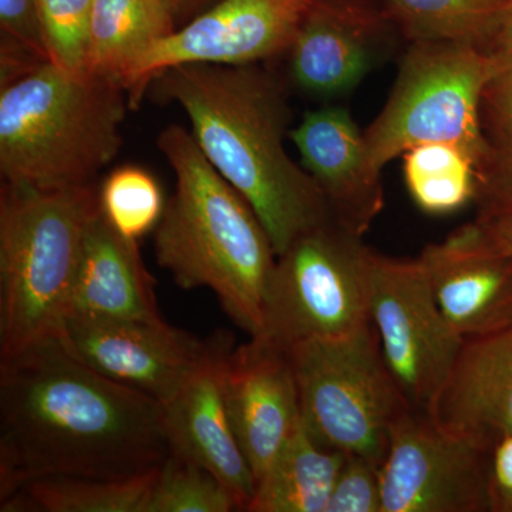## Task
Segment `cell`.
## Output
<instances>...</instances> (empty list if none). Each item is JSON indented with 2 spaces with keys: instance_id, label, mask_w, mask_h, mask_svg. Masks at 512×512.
I'll list each match as a JSON object with an SVG mask.
<instances>
[{
  "instance_id": "obj_16",
  "label": "cell",
  "mask_w": 512,
  "mask_h": 512,
  "mask_svg": "<svg viewBox=\"0 0 512 512\" xmlns=\"http://www.w3.org/2000/svg\"><path fill=\"white\" fill-rule=\"evenodd\" d=\"M234 340L212 335L207 359L170 400L163 403L164 427L171 453L200 464L234 495L239 511H248L255 478L239 447L222 393V375Z\"/></svg>"
},
{
  "instance_id": "obj_33",
  "label": "cell",
  "mask_w": 512,
  "mask_h": 512,
  "mask_svg": "<svg viewBox=\"0 0 512 512\" xmlns=\"http://www.w3.org/2000/svg\"><path fill=\"white\" fill-rule=\"evenodd\" d=\"M164 5L173 13L178 26L190 22L195 16L201 15L217 0H163Z\"/></svg>"
},
{
  "instance_id": "obj_32",
  "label": "cell",
  "mask_w": 512,
  "mask_h": 512,
  "mask_svg": "<svg viewBox=\"0 0 512 512\" xmlns=\"http://www.w3.org/2000/svg\"><path fill=\"white\" fill-rule=\"evenodd\" d=\"M480 49L494 64L495 70L512 62V8Z\"/></svg>"
},
{
  "instance_id": "obj_7",
  "label": "cell",
  "mask_w": 512,
  "mask_h": 512,
  "mask_svg": "<svg viewBox=\"0 0 512 512\" xmlns=\"http://www.w3.org/2000/svg\"><path fill=\"white\" fill-rule=\"evenodd\" d=\"M372 254L363 237L336 220L296 238L276 258L261 330L251 339L288 352L365 328Z\"/></svg>"
},
{
  "instance_id": "obj_26",
  "label": "cell",
  "mask_w": 512,
  "mask_h": 512,
  "mask_svg": "<svg viewBox=\"0 0 512 512\" xmlns=\"http://www.w3.org/2000/svg\"><path fill=\"white\" fill-rule=\"evenodd\" d=\"M239 511L234 495L200 464L171 453L158 467L144 512Z\"/></svg>"
},
{
  "instance_id": "obj_6",
  "label": "cell",
  "mask_w": 512,
  "mask_h": 512,
  "mask_svg": "<svg viewBox=\"0 0 512 512\" xmlns=\"http://www.w3.org/2000/svg\"><path fill=\"white\" fill-rule=\"evenodd\" d=\"M286 353L313 439L382 466L393 424L412 406L387 366L372 320L350 335L308 340Z\"/></svg>"
},
{
  "instance_id": "obj_34",
  "label": "cell",
  "mask_w": 512,
  "mask_h": 512,
  "mask_svg": "<svg viewBox=\"0 0 512 512\" xmlns=\"http://www.w3.org/2000/svg\"><path fill=\"white\" fill-rule=\"evenodd\" d=\"M487 228L488 234L494 239L504 252L512 255V217L491 218V220H480Z\"/></svg>"
},
{
  "instance_id": "obj_29",
  "label": "cell",
  "mask_w": 512,
  "mask_h": 512,
  "mask_svg": "<svg viewBox=\"0 0 512 512\" xmlns=\"http://www.w3.org/2000/svg\"><path fill=\"white\" fill-rule=\"evenodd\" d=\"M326 512H382L380 464L370 458L348 454Z\"/></svg>"
},
{
  "instance_id": "obj_23",
  "label": "cell",
  "mask_w": 512,
  "mask_h": 512,
  "mask_svg": "<svg viewBox=\"0 0 512 512\" xmlns=\"http://www.w3.org/2000/svg\"><path fill=\"white\" fill-rule=\"evenodd\" d=\"M158 467L127 478H40L0 501V511L144 512Z\"/></svg>"
},
{
  "instance_id": "obj_13",
  "label": "cell",
  "mask_w": 512,
  "mask_h": 512,
  "mask_svg": "<svg viewBox=\"0 0 512 512\" xmlns=\"http://www.w3.org/2000/svg\"><path fill=\"white\" fill-rule=\"evenodd\" d=\"M62 339L74 355L114 382L170 400L207 359L210 339L173 328L164 319L70 315Z\"/></svg>"
},
{
  "instance_id": "obj_1",
  "label": "cell",
  "mask_w": 512,
  "mask_h": 512,
  "mask_svg": "<svg viewBox=\"0 0 512 512\" xmlns=\"http://www.w3.org/2000/svg\"><path fill=\"white\" fill-rule=\"evenodd\" d=\"M170 454L163 404L62 338L0 360V501L40 478L138 476Z\"/></svg>"
},
{
  "instance_id": "obj_10",
  "label": "cell",
  "mask_w": 512,
  "mask_h": 512,
  "mask_svg": "<svg viewBox=\"0 0 512 512\" xmlns=\"http://www.w3.org/2000/svg\"><path fill=\"white\" fill-rule=\"evenodd\" d=\"M491 453L409 409L380 466L382 512L490 511Z\"/></svg>"
},
{
  "instance_id": "obj_28",
  "label": "cell",
  "mask_w": 512,
  "mask_h": 512,
  "mask_svg": "<svg viewBox=\"0 0 512 512\" xmlns=\"http://www.w3.org/2000/svg\"><path fill=\"white\" fill-rule=\"evenodd\" d=\"M94 0H40V25L50 62L72 73L89 72Z\"/></svg>"
},
{
  "instance_id": "obj_22",
  "label": "cell",
  "mask_w": 512,
  "mask_h": 512,
  "mask_svg": "<svg viewBox=\"0 0 512 512\" xmlns=\"http://www.w3.org/2000/svg\"><path fill=\"white\" fill-rule=\"evenodd\" d=\"M480 134L476 218L512 217V62L495 70L485 84Z\"/></svg>"
},
{
  "instance_id": "obj_17",
  "label": "cell",
  "mask_w": 512,
  "mask_h": 512,
  "mask_svg": "<svg viewBox=\"0 0 512 512\" xmlns=\"http://www.w3.org/2000/svg\"><path fill=\"white\" fill-rule=\"evenodd\" d=\"M289 138L333 218L363 237L384 208L383 170L373 164L350 111L338 104L308 111Z\"/></svg>"
},
{
  "instance_id": "obj_8",
  "label": "cell",
  "mask_w": 512,
  "mask_h": 512,
  "mask_svg": "<svg viewBox=\"0 0 512 512\" xmlns=\"http://www.w3.org/2000/svg\"><path fill=\"white\" fill-rule=\"evenodd\" d=\"M494 72V64L480 47L407 43L392 93L363 131L373 164L383 170L410 148L447 143L463 148L477 165L481 94Z\"/></svg>"
},
{
  "instance_id": "obj_20",
  "label": "cell",
  "mask_w": 512,
  "mask_h": 512,
  "mask_svg": "<svg viewBox=\"0 0 512 512\" xmlns=\"http://www.w3.org/2000/svg\"><path fill=\"white\" fill-rule=\"evenodd\" d=\"M345 457L313 439L299 420L256 483L247 512H326Z\"/></svg>"
},
{
  "instance_id": "obj_5",
  "label": "cell",
  "mask_w": 512,
  "mask_h": 512,
  "mask_svg": "<svg viewBox=\"0 0 512 512\" xmlns=\"http://www.w3.org/2000/svg\"><path fill=\"white\" fill-rule=\"evenodd\" d=\"M99 188L2 184L0 360L63 336Z\"/></svg>"
},
{
  "instance_id": "obj_15",
  "label": "cell",
  "mask_w": 512,
  "mask_h": 512,
  "mask_svg": "<svg viewBox=\"0 0 512 512\" xmlns=\"http://www.w3.org/2000/svg\"><path fill=\"white\" fill-rule=\"evenodd\" d=\"M222 393L232 430L256 485L301 420L288 353L249 338L248 343L228 353Z\"/></svg>"
},
{
  "instance_id": "obj_19",
  "label": "cell",
  "mask_w": 512,
  "mask_h": 512,
  "mask_svg": "<svg viewBox=\"0 0 512 512\" xmlns=\"http://www.w3.org/2000/svg\"><path fill=\"white\" fill-rule=\"evenodd\" d=\"M138 241L124 237L101 211L87 228L70 303V315L157 320L156 282Z\"/></svg>"
},
{
  "instance_id": "obj_30",
  "label": "cell",
  "mask_w": 512,
  "mask_h": 512,
  "mask_svg": "<svg viewBox=\"0 0 512 512\" xmlns=\"http://www.w3.org/2000/svg\"><path fill=\"white\" fill-rule=\"evenodd\" d=\"M0 30L2 39L28 47L49 60L40 25V0H0Z\"/></svg>"
},
{
  "instance_id": "obj_24",
  "label": "cell",
  "mask_w": 512,
  "mask_h": 512,
  "mask_svg": "<svg viewBox=\"0 0 512 512\" xmlns=\"http://www.w3.org/2000/svg\"><path fill=\"white\" fill-rule=\"evenodd\" d=\"M406 43L456 42L481 47L512 0H386Z\"/></svg>"
},
{
  "instance_id": "obj_18",
  "label": "cell",
  "mask_w": 512,
  "mask_h": 512,
  "mask_svg": "<svg viewBox=\"0 0 512 512\" xmlns=\"http://www.w3.org/2000/svg\"><path fill=\"white\" fill-rule=\"evenodd\" d=\"M426 414L490 453L512 437V322L463 340Z\"/></svg>"
},
{
  "instance_id": "obj_9",
  "label": "cell",
  "mask_w": 512,
  "mask_h": 512,
  "mask_svg": "<svg viewBox=\"0 0 512 512\" xmlns=\"http://www.w3.org/2000/svg\"><path fill=\"white\" fill-rule=\"evenodd\" d=\"M369 313L397 386L412 409L427 413L463 339L444 318L419 256L393 258L373 249Z\"/></svg>"
},
{
  "instance_id": "obj_3",
  "label": "cell",
  "mask_w": 512,
  "mask_h": 512,
  "mask_svg": "<svg viewBox=\"0 0 512 512\" xmlns=\"http://www.w3.org/2000/svg\"><path fill=\"white\" fill-rule=\"evenodd\" d=\"M157 146L175 175L174 194L154 229L158 265L180 288L210 289L239 329L258 335L278 258L271 237L191 131L171 124Z\"/></svg>"
},
{
  "instance_id": "obj_27",
  "label": "cell",
  "mask_w": 512,
  "mask_h": 512,
  "mask_svg": "<svg viewBox=\"0 0 512 512\" xmlns=\"http://www.w3.org/2000/svg\"><path fill=\"white\" fill-rule=\"evenodd\" d=\"M101 214L124 237L138 241L156 229L163 217V191L153 174L124 165L107 175L99 188Z\"/></svg>"
},
{
  "instance_id": "obj_11",
  "label": "cell",
  "mask_w": 512,
  "mask_h": 512,
  "mask_svg": "<svg viewBox=\"0 0 512 512\" xmlns=\"http://www.w3.org/2000/svg\"><path fill=\"white\" fill-rule=\"evenodd\" d=\"M406 45L386 0H309L285 55L289 83L312 99H340Z\"/></svg>"
},
{
  "instance_id": "obj_2",
  "label": "cell",
  "mask_w": 512,
  "mask_h": 512,
  "mask_svg": "<svg viewBox=\"0 0 512 512\" xmlns=\"http://www.w3.org/2000/svg\"><path fill=\"white\" fill-rule=\"evenodd\" d=\"M148 92L187 114L198 147L249 202L276 255L335 220L319 185L286 151L288 84L262 63L178 64L158 74Z\"/></svg>"
},
{
  "instance_id": "obj_21",
  "label": "cell",
  "mask_w": 512,
  "mask_h": 512,
  "mask_svg": "<svg viewBox=\"0 0 512 512\" xmlns=\"http://www.w3.org/2000/svg\"><path fill=\"white\" fill-rule=\"evenodd\" d=\"M180 28L163 0H94L89 72L119 80Z\"/></svg>"
},
{
  "instance_id": "obj_4",
  "label": "cell",
  "mask_w": 512,
  "mask_h": 512,
  "mask_svg": "<svg viewBox=\"0 0 512 512\" xmlns=\"http://www.w3.org/2000/svg\"><path fill=\"white\" fill-rule=\"evenodd\" d=\"M128 106L119 80L52 62L0 87L3 183L45 190L96 184L120 153Z\"/></svg>"
},
{
  "instance_id": "obj_14",
  "label": "cell",
  "mask_w": 512,
  "mask_h": 512,
  "mask_svg": "<svg viewBox=\"0 0 512 512\" xmlns=\"http://www.w3.org/2000/svg\"><path fill=\"white\" fill-rule=\"evenodd\" d=\"M444 318L461 339L512 322V255L474 220L419 255Z\"/></svg>"
},
{
  "instance_id": "obj_25",
  "label": "cell",
  "mask_w": 512,
  "mask_h": 512,
  "mask_svg": "<svg viewBox=\"0 0 512 512\" xmlns=\"http://www.w3.org/2000/svg\"><path fill=\"white\" fill-rule=\"evenodd\" d=\"M407 191L419 210L448 215L474 202L477 170L474 158L463 148L429 143L403 154Z\"/></svg>"
},
{
  "instance_id": "obj_31",
  "label": "cell",
  "mask_w": 512,
  "mask_h": 512,
  "mask_svg": "<svg viewBox=\"0 0 512 512\" xmlns=\"http://www.w3.org/2000/svg\"><path fill=\"white\" fill-rule=\"evenodd\" d=\"M490 511L512 512V437L491 453Z\"/></svg>"
},
{
  "instance_id": "obj_12",
  "label": "cell",
  "mask_w": 512,
  "mask_h": 512,
  "mask_svg": "<svg viewBox=\"0 0 512 512\" xmlns=\"http://www.w3.org/2000/svg\"><path fill=\"white\" fill-rule=\"evenodd\" d=\"M309 0H217L180 26L124 77L130 107L170 67L187 63L255 64L286 55Z\"/></svg>"
}]
</instances>
